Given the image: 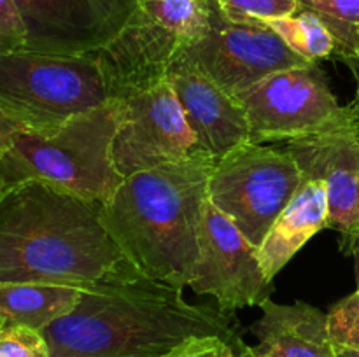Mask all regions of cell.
Segmentation results:
<instances>
[{
	"label": "cell",
	"mask_w": 359,
	"mask_h": 357,
	"mask_svg": "<svg viewBox=\"0 0 359 357\" xmlns=\"http://www.w3.org/2000/svg\"><path fill=\"white\" fill-rule=\"evenodd\" d=\"M125 119L112 144L116 170L123 177L186 160L195 133L186 121L168 77L123 100Z\"/></svg>",
	"instance_id": "9"
},
{
	"label": "cell",
	"mask_w": 359,
	"mask_h": 357,
	"mask_svg": "<svg viewBox=\"0 0 359 357\" xmlns=\"http://www.w3.org/2000/svg\"><path fill=\"white\" fill-rule=\"evenodd\" d=\"M188 287L200 296H212L226 314L262 307L272 298V282L263 273L256 248L210 202L203 214L198 268Z\"/></svg>",
	"instance_id": "11"
},
{
	"label": "cell",
	"mask_w": 359,
	"mask_h": 357,
	"mask_svg": "<svg viewBox=\"0 0 359 357\" xmlns=\"http://www.w3.org/2000/svg\"><path fill=\"white\" fill-rule=\"evenodd\" d=\"M302 9L314 13L335 38V56L356 58L359 49V0H302Z\"/></svg>",
	"instance_id": "20"
},
{
	"label": "cell",
	"mask_w": 359,
	"mask_h": 357,
	"mask_svg": "<svg viewBox=\"0 0 359 357\" xmlns=\"http://www.w3.org/2000/svg\"><path fill=\"white\" fill-rule=\"evenodd\" d=\"M27 28L25 51L77 56L114 41L142 0H14Z\"/></svg>",
	"instance_id": "10"
},
{
	"label": "cell",
	"mask_w": 359,
	"mask_h": 357,
	"mask_svg": "<svg viewBox=\"0 0 359 357\" xmlns=\"http://www.w3.org/2000/svg\"><path fill=\"white\" fill-rule=\"evenodd\" d=\"M252 144H283L359 126L354 104L340 105L319 63L279 70L237 94Z\"/></svg>",
	"instance_id": "7"
},
{
	"label": "cell",
	"mask_w": 359,
	"mask_h": 357,
	"mask_svg": "<svg viewBox=\"0 0 359 357\" xmlns=\"http://www.w3.org/2000/svg\"><path fill=\"white\" fill-rule=\"evenodd\" d=\"M209 31L191 44H179L177 52L226 93L237 97L270 74L311 63L287 48L269 24L230 21L217 0H209Z\"/></svg>",
	"instance_id": "8"
},
{
	"label": "cell",
	"mask_w": 359,
	"mask_h": 357,
	"mask_svg": "<svg viewBox=\"0 0 359 357\" xmlns=\"http://www.w3.org/2000/svg\"><path fill=\"white\" fill-rule=\"evenodd\" d=\"M337 357H359V352L349 349H337Z\"/></svg>",
	"instance_id": "28"
},
{
	"label": "cell",
	"mask_w": 359,
	"mask_h": 357,
	"mask_svg": "<svg viewBox=\"0 0 359 357\" xmlns=\"http://www.w3.org/2000/svg\"><path fill=\"white\" fill-rule=\"evenodd\" d=\"M83 289L58 284H0V328L28 326L42 331L77 307Z\"/></svg>",
	"instance_id": "17"
},
{
	"label": "cell",
	"mask_w": 359,
	"mask_h": 357,
	"mask_svg": "<svg viewBox=\"0 0 359 357\" xmlns=\"http://www.w3.org/2000/svg\"><path fill=\"white\" fill-rule=\"evenodd\" d=\"M177 357H238V350L223 338L210 336L193 342Z\"/></svg>",
	"instance_id": "25"
},
{
	"label": "cell",
	"mask_w": 359,
	"mask_h": 357,
	"mask_svg": "<svg viewBox=\"0 0 359 357\" xmlns=\"http://www.w3.org/2000/svg\"><path fill=\"white\" fill-rule=\"evenodd\" d=\"M328 326L337 349L359 352V289L333 304L328 312Z\"/></svg>",
	"instance_id": "22"
},
{
	"label": "cell",
	"mask_w": 359,
	"mask_h": 357,
	"mask_svg": "<svg viewBox=\"0 0 359 357\" xmlns=\"http://www.w3.org/2000/svg\"><path fill=\"white\" fill-rule=\"evenodd\" d=\"M217 4L228 20L244 24H266L302 10V0H217Z\"/></svg>",
	"instance_id": "21"
},
{
	"label": "cell",
	"mask_w": 359,
	"mask_h": 357,
	"mask_svg": "<svg viewBox=\"0 0 359 357\" xmlns=\"http://www.w3.org/2000/svg\"><path fill=\"white\" fill-rule=\"evenodd\" d=\"M123 119V102L109 100L74 115L51 133L20 128L0 156L4 189L25 181H42L107 205L125 182L112 158V144Z\"/></svg>",
	"instance_id": "4"
},
{
	"label": "cell",
	"mask_w": 359,
	"mask_h": 357,
	"mask_svg": "<svg viewBox=\"0 0 359 357\" xmlns=\"http://www.w3.org/2000/svg\"><path fill=\"white\" fill-rule=\"evenodd\" d=\"M304 175L283 146L242 144L214 163L209 202L258 251Z\"/></svg>",
	"instance_id": "6"
},
{
	"label": "cell",
	"mask_w": 359,
	"mask_h": 357,
	"mask_svg": "<svg viewBox=\"0 0 359 357\" xmlns=\"http://www.w3.org/2000/svg\"><path fill=\"white\" fill-rule=\"evenodd\" d=\"M238 357H255L251 352V346H248L244 343V345L241 346V350H238Z\"/></svg>",
	"instance_id": "30"
},
{
	"label": "cell",
	"mask_w": 359,
	"mask_h": 357,
	"mask_svg": "<svg viewBox=\"0 0 359 357\" xmlns=\"http://www.w3.org/2000/svg\"><path fill=\"white\" fill-rule=\"evenodd\" d=\"M42 335L51 357H177L210 336L244 345L235 314L188 303L182 289L149 279L128 259L83 287L77 307Z\"/></svg>",
	"instance_id": "1"
},
{
	"label": "cell",
	"mask_w": 359,
	"mask_h": 357,
	"mask_svg": "<svg viewBox=\"0 0 359 357\" xmlns=\"http://www.w3.org/2000/svg\"><path fill=\"white\" fill-rule=\"evenodd\" d=\"M351 65V63H349ZM351 69H353V72H354V76H356V80H358V90H356V98H354V102L353 104L356 105V108H358V118H359V70L356 69V66L354 65H351Z\"/></svg>",
	"instance_id": "29"
},
{
	"label": "cell",
	"mask_w": 359,
	"mask_h": 357,
	"mask_svg": "<svg viewBox=\"0 0 359 357\" xmlns=\"http://www.w3.org/2000/svg\"><path fill=\"white\" fill-rule=\"evenodd\" d=\"M18 130H20V126L0 111V156H2L4 150L9 147L11 140H13V135L18 132Z\"/></svg>",
	"instance_id": "26"
},
{
	"label": "cell",
	"mask_w": 359,
	"mask_h": 357,
	"mask_svg": "<svg viewBox=\"0 0 359 357\" xmlns=\"http://www.w3.org/2000/svg\"><path fill=\"white\" fill-rule=\"evenodd\" d=\"M0 357H51L42 331L28 326L0 328Z\"/></svg>",
	"instance_id": "23"
},
{
	"label": "cell",
	"mask_w": 359,
	"mask_h": 357,
	"mask_svg": "<svg viewBox=\"0 0 359 357\" xmlns=\"http://www.w3.org/2000/svg\"><path fill=\"white\" fill-rule=\"evenodd\" d=\"M262 310V317L249 328L258 340V345L251 346L255 357H337L328 314L314 304H279L270 298Z\"/></svg>",
	"instance_id": "15"
},
{
	"label": "cell",
	"mask_w": 359,
	"mask_h": 357,
	"mask_svg": "<svg viewBox=\"0 0 359 357\" xmlns=\"http://www.w3.org/2000/svg\"><path fill=\"white\" fill-rule=\"evenodd\" d=\"M4 195V184H2V178H0V198H2Z\"/></svg>",
	"instance_id": "31"
},
{
	"label": "cell",
	"mask_w": 359,
	"mask_h": 357,
	"mask_svg": "<svg viewBox=\"0 0 359 357\" xmlns=\"http://www.w3.org/2000/svg\"><path fill=\"white\" fill-rule=\"evenodd\" d=\"M142 10L181 44L196 42L210 28L209 0H142Z\"/></svg>",
	"instance_id": "19"
},
{
	"label": "cell",
	"mask_w": 359,
	"mask_h": 357,
	"mask_svg": "<svg viewBox=\"0 0 359 357\" xmlns=\"http://www.w3.org/2000/svg\"><path fill=\"white\" fill-rule=\"evenodd\" d=\"M214 163L209 154L193 150L177 163L137 172L102 206L105 230L149 279L177 289L195 279Z\"/></svg>",
	"instance_id": "3"
},
{
	"label": "cell",
	"mask_w": 359,
	"mask_h": 357,
	"mask_svg": "<svg viewBox=\"0 0 359 357\" xmlns=\"http://www.w3.org/2000/svg\"><path fill=\"white\" fill-rule=\"evenodd\" d=\"M125 261L102 223L100 203L42 181L4 189L0 284H58L83 289Z\"/></svg>",
	"instance_id": "2"
},
{
	"label": "cell",
	"mask_w": 359,
	"mask_h": 357,
	"mask_svg": "<svg viewBox=\"0 0 359 357\" xmlns=\"http://www.w3.org/2000/svg\"><path fill=\"white\" fill-rule=\"evenodd\" d=\"M354 59H356V62H359V49L356 51V58H354Z\"/></svg>",
	"instance_id": "32"
},
{
	"label": "cell",
	"mask_w": 359,
	"mask_h": 357,
	"mask_svg": "<svg viewBox=\"0 0 359 357\" xmlns=\"http://www.w3.org/2000/svg\"><path fill=\"white\" fill-rule=\"evenodd\" d=\"M27 28L14 0H0V56L23 51Z\"/></svg>",
	"instance_id": "24"
},
{
	"label": "cell",
	"mask_w": 359,
	"mask_h": 357,
	"mask_svg": "<svg viewBox=\"0 0 359 357\" xmlns=\"http://www.w3.org/2000/svg\"><path fill=\"white\" fill-rule=\"evenodd\" d=\"M270 28L286 42L290 49L311 63L335 56V38L314 13L302 9L294 16L269 21Z\"/></svg>",
	"instance_id": "18"
},
{
	"label": "cell",
	"mask_w": 359,
	"mask_h": 357,
	"mask_svg": "<svg viewBox=\"0 0 359 357\" xmlns=\"http://www.w3.org/2000/svg\"><path fill=\"white\" fill-rule=\"evenodd\" d=\"M179 44L181 41L172 31L154 23L140 9L114 41L93 51L104 74L109 100L123 102L163 80Z\"/></svg>",
	"instance_id": "14"
},
{
	"label": "cell",
	"mask_w": 359,
	"mask_h": 357,
	"mask_svg": "<svg viewBox=\"0 0 359 357\" xmlns=\"http://www.w3.org/2000/svg\"><path fill=\"white\" fill-rule=\"evenodd\" d=\"M167 77L195 133V150L217 161L235 147L251 142L244 105L181 52L175 51Z\"/></svg>",
	"instance_id": "12"
},
{
	"label": "cell",
	"mask_w": 359,
	"mask_h": 357,
	"mask_svg": "<svg viewBox=\"0 0 359 357\" xmlns=\"http://www.w3.org/2000/svg\"><path fill=\"white\" fill-rule=\"evenodd\" d=\"M328 212L325 182L304 177L298 191L256 251L263 273L270 282L316 233L328 227Z\"/></svg>",
	"instance_id": "16"
},
{
	"label": "cell",
	"mask_w": 359,
	"mask_h": 357,
	"mask_svg": "<svg viewBox=\"0 0 359 357\" xmlns=\"http://www.w3.org/2000/svg\"><path fill=\"white\" fill-rule=\"evenodd\" d=\"M280 146L294 158L305 178L325 182L328 227L339 231L342 240L349 238L359 226V126L290 140Z\"/></svg>",
	"instance_id": "13"
},
{
	"label": "cell",
	"mask_w": 359,
	"mask_h": 357,
	"mask_svg": "<svg viewBox=\"0 0 359 357\" xmlns=\"http://www.w3.org/2000/svg\"><path fill=\"white\" fill-rule=\"evenodd\" d=\"M340 247H342L344 254L354 255V275H356V286L359 289V226L349 238L340 241Z\"/></svg>",
	"instance_id": "27"
},
{
	"label": "cell",
	"mask_w": 359,
	"mask_h": 357,
	"mask_svg": "<svg viewBox=\"0 0 359 357\" xmlns=\"http://www.w3.org/2000/svg\"><path fill=\"white\" fill-rule=\"evenodd\" d=\"M109 102L95 52L18 51L0 56V111L20 128L51 133L74 115Z\"/></svg>",
	"instance_id": "5"
}]
</instances>
